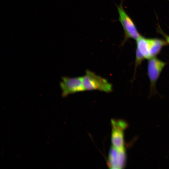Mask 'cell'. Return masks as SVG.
I'll use <instances>...</instances> for the list:
<instances>
[{
    "instance_id": "8992f818",
    "label": "cell",
    "mask_w": 169,
    "mask_h": 169,
    "mask_svg": "<svg viewBox=\"0 0 169 169\" xmlns=\"http://www.w3.org/2000/svg\"><path fill=\"white\" fill-rule=\"evenodd\" d=\"M166 64L156 58L150 59L148 64V73L151 87L153 88L163 68Z\"/></svg>"
},
{
    "instance_id": "6da1fadb",
    "label": "cell",
    "mask_w": 169,
    "mask_h": 169,
    "mask_svg": "<svg viewBox=\"0 0 169 169\" xmlns=\"http://www.w3.org/2000/svg\"><path fill=\"white\" fill-rule=\"evenodd\" d=\"M83 84L84 91L97 90L110 93L113 90L112 84L107 79L89 70L83 76Z\"/></svg>"
},
{
    "instance_id": "52a82bcc",
    "label": "cell",
    "mask_w": 169,
    "mask_h": 169,
    "mask_svg": "<svg viewBox=\"0 0 169 169\" xmlns=\"http://www.w3.org/2000/svg\"><path fill=\"white\" fill-rule=\"evenodd\" d=\"M148 41L149 51L151 57L157 55L163 47L167 44L165 41L159 39H149Z\"/></svg>"
},
{
    "instance_id": "7a4b0ae2",
    "label": "cell",
    "mask_w": 169,
    "mask_h": 169,
    "mask_svg": "<svg viewBox=\"0 0 169 169\" xmlns=\"http://www.w3.org/2000/svg\"><path fill=\"white\" fill-rule=\"evenodd\" d=\"M117 8L119 15L118 20L125 32V38L123 42L129 38L137 40L140 35L133 21L124 10L122 2L119 5L117 6Z\"/></svg>"
},
{
    "instance_id": "9c48e42d",
    "label": "cell",
    "mask_w": 169,
    "mask_h": 169,
    "mask_svg": "<svg viewBox=\"0 0 169 169\" xmlns=\"http://www.w3.org/2000/svg\"><path fill=\"white\" fill-rule=\"evenodd\" d=\"M145 58L140 51L139 49L137 48L136 51V58L135 61V68L136 70L138 65L140 64L141 62Z\"/></svg>"
},
{
    "instance_id": "3957f363",
    "label": "cell",
    "mask_w": 169,
    "mask_h": 169,
    "mask_svg": "<svg viewBox=\"0 0 169 169\" xmlns=\"http://www.w3.org/2000/svg\"><path fill=\"white\" fill-rule=\"evenodd\" d=\"M111 141L112 146L119 150H125L124 131L127 126L124 121L119 119L111 120Z\"/></svg>"
},
{
    "instance_id": "5b68a950",
    "label": "cell",
    "mask_w": 169,
    "mask_h": 169,
    "mask_svg": "<svg viewBox=\"0 0 169 169\" xmlns=\"http://www.w3.org/2000/svg\"><path fill=\"white\" fill-rule=\"evenodd\" d=\"M125 150H119L112 146L111 147L107 161L110 168H123L125 166Z\"/></svg>"
},
{
    "instance_id": "ba28073f",
    "label": "cell",
    "mask_w": 169,
    "mask_h": 169,
    "mask_svg": "<svg viewBox=\"0 0 169 169\" xmlns=\"http://www.w3.org/2000/svg\"><path fill=\"white\" fill-rule=\"evenodd\" d=\"M137 48L145 58L150 59L151 58L149 51L148 39L140 36L137 40Z\"/></svg>"
},
{
    "instance_id": "277c9868",
    "label": "cell",
    "mask_w": 169,
    "mask_h": 169,
    "mask_svg": "<svg viewBox=\"0 0 169 169\" xmlns=\"http://www.w3.org/2000/svg\"><path fill=\"white\" fill-rule=\"evenodd\" d=\"M61 79L59 85L63 97L84 91L83 84V76L73 78L63 77Z\"/></svg>"
}]
</instances>
